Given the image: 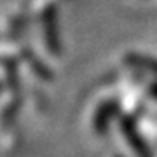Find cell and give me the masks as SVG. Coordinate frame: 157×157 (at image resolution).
Instances as JSON below:
<instances>
[{"mask_svg":"<svg viewBox=\"0 0 157 157\" xmlns=\"http://www.w3.org/2000/svg\"><path fill=\"white\" fill-rule=\"evenodd\" d=\"M54 0H39V2H35L33 4V9H42V7H51Z\"/></svg>","mask_w":157,"mask_h":157,"instance_id":"obj_1","label":"cell"}]
</instances>
